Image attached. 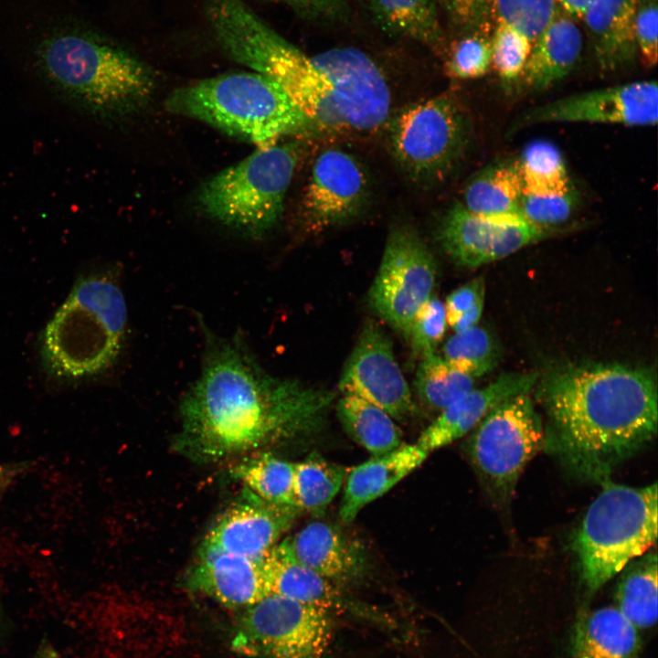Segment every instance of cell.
Wrapping results in <instances>:
<instances>
[{
	"instance_id": "cell-1",
	"label": "cell",
	"mask_w": 658,
	"mask_h": 658,
	"mask_svg": "<svg viewBox=\"0 0 658 658\" xmlns=\"http://www.w3.org/2000/svg\"><path fill=\"white\" fill-rule=\"evenodd\" d=\"M334 399L327 389L266 372L235 340H212L180 404L175 446L196 462L234 458L317 431Z\"/></svg>"
},
{
	"instance_id": "cell-2",
	"label": "cell",
	"mask_w": 658,
	"mask_h": 658,
	"mask_svg": "<svg viewBox=\"0 0 658 658\" xmlns=\"http://www.w3.org/2000/svg\"><path fill=\"white\" fill-rule=\"evenodd\" d=\"M537 397L548 423L545 446L573 472L605 483L655 437L657 387L651 370L590 363L557 367Z\"/></svg>"
},
{
	"instance_id": "cell-3",
	"label": "cell",
	"mask_w": 658,
	"mask_h": 658,
	"mask_svg": "<svg viewBox=\"0 0 658 658\" xmlns=\"http://www.w3.org/2000/svg\"><path fill=\"white\" fill-rule=\"evenodd\" d=\"M224 52L274 81L320 130L367 135L390 119L387 80L358 48L339 47L307 56L250 13L231 26Z\"/></svg>"
},
{
	"instance_id": "cell-4",
	"label": "cell",
	"mask_w": 658,
	"mask_h": 658,
	"mask_svg": "<svg viewBox=\"0 0 658 658\" xmlns=\"http://www.w3.org/2000/svg\"><path fill=\"white\" fill-rule=\"evenodd\" d=\"M41 79L67 106L89 117L136 110L154 90L151 69L122 48L80 27L56 29L37 45Z\"/></svg>"
},
{
	"instance_id": "cell-5",
	"label": "cell",
	"mask_w": 658,
	"mask_h": 658,
	"mask_svg": "<svg viewBox=\"0 0 658 658\" xmlns=\"http://www.w3.org/2000/svg\"><path fill=\"white\" fill-rule=\"evenodd\" d=\"M126 325V302L116 281L102 273L80 278L41 336L46 372L65 381L101 374L118 357Z\"/></svg>"
},
{
	"instance_id": "cell-6",
	"label": "cell",
	"mask_w": 658,
	"mask_h": 658,
	"mask_svg": "<svg viewBox=\"0 0 658 658\" xmlns=\"http://www.w3.org/2000/svg\"><path fill=\"white\" fill-rule=\"evenodd\" d=\"M164 107L257 148L276 144L311 125L274 81L254 71L225 73L182 86L168 95Z\"/></svg>"
},
{
	"instance_id": "cell-7",
	"label": "cell",
	"mask_w": 658,
	"mask_h": 658,
	"mask_svg": "<svg viewBox=\"0 0 658 658\" xmlns=\"http://www.w3.org/2000/svg\"><path fill=\"white\" fill-rule=\"evenodd\" d=\"M657 485L603 483L575 536L573 549L587 592L595 593L656 543Z\"/></svg>"
},
{
	"instance_id": "cell-8",
	"label": "cell",
	"mask_w": 658,
	"mask_h": 658,
	"mask_svg": "<svg viewBox=\"0 0 658 658\" xmlns=\"http://www.w3.org/2000/svg\"><path fill=\"white\" fill-rule=\"evenodd\" d=\"M299 158L297 142L257 148L200 186L199 207L225 226L255 236L265 234L281 218Z\"/></svg>"
},
{
	"instance_id": "cell-9",
	"label": "cell",
	"mask_w": 658,
	"mask_h": 658,
	"mask_svg": "<svg viewBox=\"0 0 658 658\" xmlns=\"http://www.w3.org/2000/svg\"><path fill=\"white\" fill-rule=\"evenodd\" d=\"M388 145L397 164L417 183L446 177L464 153L472 124L451 95H437L403 108L388 121Z\"/></svg>"
},
{
	"instance_id": "cell-10",
	"label": "cell",
	"mask_w": 658,
	"mask_h": 658,
	"mask_svg": "<svg viewBox=\"0 0 658 658\" xmlns=\"http://www.w3.org/2000/svg\"><path fill=\"white\" fill-rule=\"evenodd\" d=\"M544 446L545 429L528 393L495 407L465 442L484 490L499 505L511 500L521 473Z\"/></svg>"
},
{
	"instance_id": "cell-11",
	"label": "cell",
	"mask_w": 658,
	"mask_h": 658,
	"mask_svg": "<svg viewBox=\"0 0 658 658\" xmlns=\"http://www.w3.org/2000/svg\"><path fill=\"white\" fill-rule=\"evenodd\" d=\"M331 614L269 594L241 610L232 643L253 658H324L333 639Z\"/></svg>"
},
{
	"instance_id": "cell-12",
	"label": "cell",
	"mask_w": 658,
	"mask_h": 658,
	"mask_svg": "<svg viewBox=\"0 0 658 658\" xmlns=\"http://www.w3.org/2000/svg\"><path fill=\"white\" fill-rule=\"evenodd\" d=\"M436 271L434 256L417 231L393 227L367 294L370 308L408 338L417 313L431 297Z\"/></svg>"
},
{
	"instance_id": "cell-13",
	"label": "cell",
	"mask_w": 658,
	"mask_h": 658,
	"mask_svg": "<svg viewBox=\"0 0 658 658\" xmlns=\"http://www.w3.org/2000/svg\"><path fill=\"white\" fill-rule=\"evenodd\" d=\"M369 182L362 164L340 148L322 151L314 159L302 197V216L312 232L344 225L365 208Z\"/></svg>"
},
{
	"instance_id": "cell-14",
	"label": "cell",
	"mask_w": 658,
	"mask_h": 658,
	"mask_svg": "<svg viewBox=\"0 0 658 658\" xmlns=\"http://www.w3.org/2000/svg\"><path fill=\"white\" fill-rule=\"evenodd\" d=\"M343 395L357 396L395 419L414 409L409 387L396 360L392 341L373 320H367L345 363L338 384Z\"/></svg>"
},
{
	"instance_id": "cell-15",
	"label": "cell",
	"mask_w": 658,
	"mask_h": 658,
	"mask_svg": "<svg viewBox=\"0 0 658 658\" xmlns=\"http://www.w3.org/2000/svg\"><path fill=\"white\" fill-rule=\"evenodd\" d=\"M549 233L520 218L479 216L458 203L443 217L439 240L455 263L476 268L540 241Z\"/></svg>"
},
{
	"instance_id": "cell-16",
	"label": "cell",
	"mask_w": 658,
	"mask_h": 658,
	"mask_svg": "<svg viewBox=\"0 0 658 658\" xmlns=\"http://www.w3.org/2000/svg\"><path fill=\"white\" fill-rule=\"evenodd\" d=\"M656 81H634L570 95L530 111L525 123L592 122L627 126L655 125Z\"/></svg>"
},
{
	"instance_id": "cell-17",
	"label": "cell",
	"mask_w": 658,
	"mask_h": 658,
	"mask_svg": "<svg viewBox=\"0 0 658 658\" xmlns=\"http://www.w3.org/2000/svg\"><path fill=\"white\" fill-rule=\"evenodd\" d=\"M302 511L268 503L245 488L241 498L214 523L205 541L231 554L261 559Z\"/></svg>"
},
{
	"instance_id": "cell-18",
	"label": "cell",
	"mask_w": 658,
	"mask_h": 658,
	"mask_svg": "<svg viewBox=\"0 0 658 658\" xmlns=\"http://www.w3.org/2000/svg\"><path fill=\"white\" fill-rule=\"evenodd\" d=\"M186 580L192 591L233 610H242L268 595L261 559L226 552L205 540Z\"/></svg>"
},
{
	"instance_id": "cell-19",
	"label": "cell",
	"mask_w": 658,
	"mask_h": 658,
	"mask_svg": "<svg viewBox=\"0 0 658 658\" xmlns=\"http://www.w3.org/2000/svg\"><path fill=\"white\" fill-rule=\"evenodd\" d=\"M261 568L268 595H279L331 613H348L381 621L379 614L369 607L348 598L337 585L295 560L281 543H277L261 558Z\"/></svg>"
},
{
	"instance_id": "cell-20",
	"label": "cell",
	"mask_w": 658,
	"mask_h": 658,
	"mask_svg": "<svg viewBox=\"0 0 658 658\" xmlns=\"http://www.w3.org/2000/svg\"><path fill=\"white\" fill-rule=\"evenodd\" d=\"M536 373L500 375L482 388L471 390L441 410L419 435L416 444L430 453L463 437L495 407L515 396L529 393L537 383Z\"/></svg>"
},
{
	"instance_id": "cell-21",
	"label": "cell",
	"mask_w": 658,
	"mask_h": 658,
	"mask_svg": "<svg viewBox=\"0 0 658 658\" xmlns=\"http://www.w3.org/2000/svg\"><path fill=\"white\" fill-rule=\"evenodd\" d=\"M281 543L295 560L338 587L366 569L361 544L329 523L313 521Z\"/></svg>"
},
{
	"instance_id": "cell-22",
	"label": "cell",
	"mask_w": 658,
	"mask_h": 658,
	"mask_svg": "<svg viewBox=\"0 0 658 658\" xmlns=\"http://www.w3.org/2000/svg\"><path fill=\"white\" fill-rule=\"evenodd\" d=\"M428 452L415 444H401L394 451L373 457L354 467L345 478L339 517L352 523L363 507L388 492L417 469Z\"/></svg>"
},
{
	"instance_id": "cell-23",
	"label": "cell",
	"mask_w": 658,
	"mask_h": 658,
	"mask_svg": "<svg viewBox=\"0 0 658 658\" xmlns=\"http://www.w3.org/2000/svg\"><path fill=\"white\" fill-rule=\"evenodd\" d=\"M638 0H595L582 17L600 68L612 71L636 55L633 21Z\"/></svg>"
},
{
	"instance_id": "cell-24",
	"label": "cell",
	"mask_w": 658,
	"mask_h": 658,
	"mask_svg": "<svg viewBox=\"0 0 658 658\" xmlns=\"http://www.w3.org/2000/svg\"><path fill=\"white\" fill-rule=\"evenodd\" d=\"M582 34L572 16L561 9L532 44L522 77L534 90L548 89L564 79L577 64Z\"/></svg>"
},
{
	"instance_id": "cell-25",
	"label": "cell",
	"mask_w": 658,
	"mask_h": 658,
	"mask_svg": "<svg viewBox=\"0 0 658 658\" xmlns=\"http://www.w3.org/2000/svg\"><path fill=\"white\" fill-rule=\"evenodd\" d=\"M638 629L612 606L582 614L571 636L572 658H635Z\"/></svg>"
},
{
	"instance_id": "cell-26",
	"label": "cell",
	"mask_w": 658,
	"mask_h": 658,
	"mask_svg": "<svg viewBox=\"0 0 658 658\" xmlns=\"http://www.w3.org/2000/svg\"><path fill=\"white\" fill-rule=\"evenodd\" d=\"M520 194L515 163L495 164L481 170L468 183L462 204L479 216L523 218L519 210Z\"/></svg>"
},
{
	"instance_id": "cell-27",
	"label": "cell",
	"mask_w": 658,
	"mask_h": 658,
	"mask_svg": "<svg viewBox=\"0 0 658 658\" xmlns=\"http://www.w3.org/2000/svg\"><path fill=\"white\" fill-rule=\"evenodd\" d=\"M336 415L345 433L373 457L390 452L402 442L393 418L377 406L354 395H343Z\"/></svg>"
},
{
	"instance_id": "cell-28",
	"label": "cell",
	"mask_w": 658,
	"mask_h": 658,
	"mask_svg": "<svg viewBox=\"0 0 658 658\" xmlns=\"http://www.w3.org/2000/svg\"><path fill=\"white\" fill-rule=\"evenodd\" d=\"M369 9L376 24L387 34L429 46L442 39L435 0H369Z\"/></svg>"
},
{
	"instance_id": "cell-29",
	"label": "cell",
	"mask_w": 658,
	"mask_h": 658,
	"mask_svg": "<svg viewBox=\"0 0 658 658\" xmlns=\"http://www.w3.org/2000/svg\"><path fill=\"white\" fill-rule=\"evenodd\" d=\"M620 573L616 608L638 630L649 629L657 621V556L647 551L631 561Z\"/></svg>"
},
{
	"instance_id": "cell-30",
	"label": "cell",
	"mask_w": 658,
	"mask_h": 658,
	"mask_svg": "<svg viewBox=\"0 0 658 658\" xmlns=\"http://www.w3.org/2000/svg\"><path fill=\"white\" fill-rule=\"evenodd\" d=\"M346 476L347 471L344 466L314 452L295 463L294 494L298 508L314 517H322Z\"/></svg>"
},
{
	"instance_id": "cell-31",
	"label": "cell",
	"mask_w": 658,
	"mask_h": 658,
	"mask_svg": "<svg viewBox=\"0 0 658 658\" xmlns=\"http://www.w3.org/2000/svg\"><path fill=\"white\" fill-rule=\"evenodd\" d=\"M294 468L293 462L263 453L239 462L234 469V474L260 499L298 508L294 494Z\"/></svg>"
},
{
	"instance_id": "cell-32",
	"label": "cell",
	"mask_w": 658,
	"mask_h": 658,
	"mask_svg": "<svg viewBox=\"0 0 658 658\" xmlns=\"http://www.w3.org/2000/svg\"><path fill=\"white\" fill-rule=\"evenodd\" d=\"M473 379L433 352L421 356L416 371L414 389L426 407L440 412L472 390Z\"/></svg>"
},
{
	"instance_id": "cell-33",
	"label": "cell",
	"mask_w": 658,
	"mask_h": 658,
	"mask_svg": "<svg viewBox=\"0 0 658 658\" xmlns=\"http://www.w3.org/2000/svg\"><path fill=\"white\" fill-rule=\"evenodd\" d=\"M515 163L521 190L558 193L574 187L560 151L547 141L532 142Z\"/></svg>"
},
{
	"instance_id": "cell-34",
	"label": "cell",
	"mask_w": 658,
	"mask_h": 658,
	"mask_svg": "<svg viewBox=\"0 0 658 658\" xmlns=\"http://www.w3.org/2000/svg\"><path fill=\"white\" fill-rule=\"evenodd\" d=\"M442 355L451 366L472 377L492 371L499 359L494 337L489 330L477 325L450 337Z\"/></svg>"
},
{
	"instance_id": "cell-35",
	"label": "cell",
	"mask_w": 658,
	"mask_h": 658,
	"mask_svg": "<svg viewBox=\"0 0 658 658\" xmlns=\"http://www.w3.org/2000/svg\"><path fill=\"white\" fill-rule=\"evenodd\" d=\"M557 0H493L491 19L510 27L532 44L552 22L559 10Z\"/></svg>"
},
{
	"instance_id": "cell-36",
	"label": "cell",
	"mask_w": 658,
	"mask_h": 658,
	"mask_svg": "<svg viewBox=\"0 0 658 658\" xmlns=\"http://www.w3.org/2000/svg\"><path fill=\"white\" fill-rule=\"evenodd\" d=\"M490 30L465 32L452 43L446 58V73L457 80L483 77L492 66Z\"/></svg>"
},
{
	"instance_id": "cell-37",
	"label": "cell",
	"mask_w": 658,
	"mask_h": 658,
	"mask_svg": "<svg viewBox=\"0 0 658 658\" xmlns=\"http://www.w3.org/2000/svg\"><path fill=\"white\" fill-rule=\"evenodd\" d=\"M578 205L574 187L565 192L546 193L521 190L520 215L530 224L550 230L565 223Z\"/></svg>"
},
{
	"instance_id": "cell-38",
	"label": "cell",
	"mask_w": 658,
	"mask_h": 658,
	"mask_svg": "<svg viewBox=\"0 0 658 658\" xmlns=\"http://www.w3.org/2000/svg\"><path fill=\"white\" fill-rule=\"evenodd\" d=\"M492 66L504 80L522 76L532 48V42L517 31L495 25L491 37Z\"/></svg>"
},
{
	"instance_id": "cell-39",
	"label": "cell",
	"mask_w": 658,
	"mask_h": 658,
	"mask_svg": "<svg viewBox=\"0 0 658 658\" xmlns=\"http://www.w3.org/2000/svg\"><path fill=\"white\" fill-rule=\"evenodd\" d=\"M444 303L430 297L417 313L408 339L416 356H423L435 352L447 327Z\"/></svg>"
},
{
	"instance_id": "cell-40",
	"label": "cell",
	"mask_w": 658,
	"mask_h": 658,
	"mask_svg": "<svg viewBox=\"0 0 658 658\" xmlns=\"http://www.w3.org/2000/svg\"><path fill=\"white\" fill-rule=\"evenodd\" d=\"M657 0H638L633 21L634 37L637 51L647 67H653L657 62Z\"/></svg>"
},
{
	"instance_id": "cell-41",
	"label": "cell",
	"mask_w": 658,
	"mask_h": 658,
	"mask_svg": "<svg viewBox=\"0 0 658 658\" xmlns=\"http://www.w3.org/2000/svg\"><path fill=\"white\" fill-rule=\"evenodd\" d=\"M436 3L462 33L491 29L493 0H436Z\"/></svg>"
},
{
	"instance_id": "cell-42",
	"label": "cell",
	"mask_w": 658,
	"mask_h": 658,
	"mask_svg": "<svg viewBox=\"0 0 658 658\" xmlns=\"http://www.w3.org/2000/svg\"><path fill=\"white\" fill-rule=\"evenodd\" d=\"M290 7L300 17L312 22H343L350 15L345 0H268Z\"/></svg>"
},
{
	"instance_id": "cell-43",
	"label": "cell",
	"mask_w": 658,
	"mask_h": 658,
	"mask_svg": "<svg viewBox=\"0 0 658 658\" xmlns=\"http://www.w3.org/2000/svg\"><path fill=\"white\" fill-rule=\"evenodd\" d=\"M484 293L483 279H473L451 292L444 304L447 323L452 326L477 298Z\"/></svg>"
},
{
	"instance_id": "cell-44",
	"label": "cell",
	"mask_w": 658,
	"mask_h": 658,
	"mask_svg": "<svg viewBox=\"0 0 658 658\" xmlns=\"http://www.w3.org/2000/svg\"><path fill=\"white\" fill-rule=\"evenodd\" d=\"M484 293L480 295L473 304L459 317L451 326L455 334L465 332L477 325L483 309Z\"/></svg>"
},
{
	"instance_id": "cell-45",
	"label": "cell",
	"mask_w": 658,
	"mask_h": 658,
	"mask_svg": "<svg viewBox=\"0 0 658 658\" xmlns=\"http://www.w3.org/2000/svg\"><path fill=\"white\" fill-rule=\"evenodd\" d=\"M559 6L572 17H582L595 0H557Z\"/></svg>"
},
{
	"instance_id": "cell-46",
	"label": "cell",
	"mask_w": 658,
	"mask_h": 658,
	"mask_svg": "<svg viewBox=\"0 0 658 658\" xmlns=\"http://www.w3.org/2000/svg\"><path fill=\"white\" fill-rule=\"evenodd\" d=\"M9 471L5 467L0 466V486L7 481Z\"/></svg>"
}]
</instances>
